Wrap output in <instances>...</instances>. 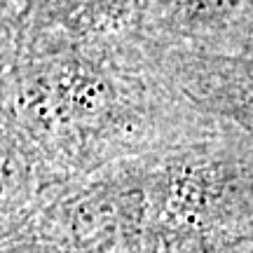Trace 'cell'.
<instances>
[{
  "mask_svg": "<svg viewBox=\"0 0 253 253\" xmlns=\"http://www.w3.org/2000/svg\"><path fill=\"white\" fill-rule=\"evenodd\" d=\"M185 7L195 9V12H207V14H218L225 9L237 7L242 0H181Z\"/></svg>",
  "mask_w": 253,
  "mask_h": 253,
  "instance_id": "obj_1",
  "label": "cell"
}]
</instances>
